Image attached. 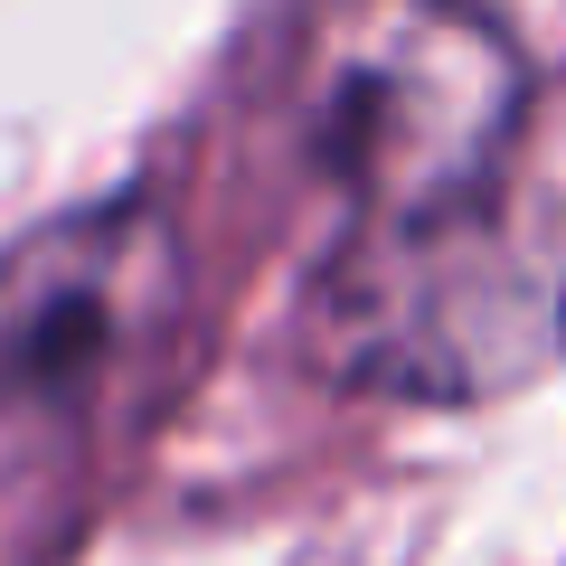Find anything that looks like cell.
Wrapping results in <instances>:
<instances>
[{
    "mask_svg": "<svg viewBox=\"0 0 566 566\" xmlns=\"http://www.w3.org/2000/svg\"><path fill=\"white\" fill-rule=\"evenodd\" d=\"M264 123L340 208L322 303L349 359L444 378L491 293V199L528 123V57L482 0H283L264 20Z\"/></svg>",
    "mask_w": 566,
    "mask_h": 566,
    "instance_id": "cell-1",
    "label": "cell"
},
{
    "mask_svg": "<svg viewBox=\"0 0 566 566\" xmlns=\"http://www.w3.org/2000/svg\"><path fill=\"white\" fill-rule=\"evenodd\" d=\"M180 303V237L151 199H104L0 255V416L95 406Z\"/></svg>",
    "mask_w": 566,
    "mask_h": 566,
    "instance_id": "cell-2",
    "label": "cell"
}]
</instances>
